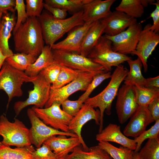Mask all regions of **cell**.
I'll return each mask as SVG.
<instances>
[{
    "instance_id": "1",
    "label": "cell",
    "mask_w": 159,
    "mask_h": 159,
    "mask_svg": "<svg viewBox=\"0 0 159 159\" xmlns=\"http://www.w3.org/2000/svg\"><path fill=\"white\" fill-rule=\"evenodd\" d=\"M15 50L38 56L44 46L39 18L28 17L13 33Z\"/></svg>"
},
{
    "instance_id": "2",
    "label": "cell",
    "mask_w": 159,
    "mask_h": 159,
    "mask_svg": "<svg viewBox=\"0 0 159 159\" xmlns=\"http://www.w3.org/2000/svg\"><path fill=\"white\" fill-rule=\"evenodd\" d=\"M82 11L63 19L54 17L46 10L39 18L44 42L51 47L65 33L75 27L83 25Z\"/></svg>"
},
{
    "instance_id": "3",
    "label": "cell",
    "mask_w": 159,
    "mask_h": 159,
    "mask_svg": "<svg viewBox=\"0 0 159 159\" xmlns=\"http://www.w3.org/2000/svg\"><path fill=\"white\" fill-rule=\"evenodd\" d=\"M128 71L122 64L116 67L111 74L109 83L104 90L96 95L89 97L84 103L94 108H99L100 120L99 133L103 129L104 112H105L107 115H110L112 102L117 96L120 85Z\"/></svg>"
},
{
    "instance_id": "4",
    "label": "cell",
    "mask_w": 159,
    "mask_h": 159,
    "mask_svg": "<svg viewBox=\"0 0 159 159\" xmlns=\"http://www.w3.org/2000/svg\"><path fill=\"white\" fill-rule=\"evenodd\" d=\"M112 44L111 40L102 35L87 57L101 65L106 72H110L112 67H117L132 58L113 51Z\"/></svg>"
},
{
    "instance_id": "5",
    "label": "cell",
    "mask_w": 159,
    "mask_h": 159,
    "mask_svg": "<svg viewBox=\"0 0 159 159\" xmlns=\"http://www.w3.org/2000/svg\"><path fill=\"white\" fill-rule=\"evenodd\" d=\"M35 77L28 76L24 71L15 69L4 62L0 70V90L4 91L8 96L7 108L13 98L23 95V84L31 82Z\"/></svg>"
},
{
    "instance_id": "6",
    "label": "cell",
    "mask_w": 159,
    "mask_h": 159,
    "mask_svg": "<svg viewBox=\"0 0 159 159\" xmlns=\"http://www.w3.org/2000/svg\"><path fill=\"white\" fill-rule=\"evenodd\" d=\"M29 129L17 119L13 122H10L4 115L0 116V135L1 142L7 146L21 147L31 145L29 137Z\"/></svg>"
},
{
    "instance_id": "7",
    "label": "cell",
    "mask_w": 159,
    "mask_h": 159,
    "mask_svg": "<svg viewBox=\"0 0 159 159\" xmlns=\"http://www.w3.org/2000/svg\"><path fill=\"white\" fill-rule=\"evenodd\" d=\"M52 49L54 60L62 65L91 73H97L105 71L101 65L79 53L67 50Z\"/></svg>"
},
{
    "instance_id": "8",
    "label": "cell",
    "mask_w": 159,
    "mask_h": 159,
    "mask_svg": "<svg viewBox=\"0 0 159 159\" xmlns=\"http://www.w3.org/2000/svg\"><path fill=\"white\" fill-rule=\"evenodd\" d=\"M33 89L29 91L28 98L24 101L16 102L14 106L15 113L18 116L26 107L33 105L39 108H43L48 101L50 95L51 84L40 74L32 81Z\"/></svg>"
},
{
    "instance_id": "9",
    "label": "cell",
    "mask_w": 159,
    "mask_h": 159,
    "mask_svg": "<svg viewBox=\"0 0 159 159\" xmlns=\"http://www.w3.org/2000/svg\"><path fill=\"white\" fill-rule=\"evenodd\" d=\"M27 113L31 125L29 129V140L31 144L37 148L40 147L46 140L53 136H77L74 133L64 132L47 125L38 117L32 108L27 110Z\"/></svg>"
},
{
    "instance_id": "10",
    "label": "cell",
    "mask_w": 159,
    "mask_h": 159,
    "mask_svg": "<svg viewBox=\"0 0 159 159\" xmlns=\"http://www.w3.org/2000/svg\"><path fill=\"white\" fill-rule=\"evenodd\" d=\"M60 105L58 103H54L47 108H39L34 106L32 108L38 117L47 125L64 132H71L69 125L73 117L61 109Z\"/></svg>"
},
{
    "instance_id": "11",
    "label": "cell",
    "mask_w": 159,
    "mask_h": 159,
    "mask_svg": "<svg viewBox=\"0 0 159 159\" xmlns=\"http://www.w3.org/2000/svg\"><path fill=\"white\" fill-rule=\"evenodd\" d=\"M142 29V24L137 22L116 35H104L112 42L113 51L127 55L135 50Z\"/></svg>"
},
{
    "instance_id": "12",
    "label": "cell",
    "mask_w": 159,
    "mask_h": 159,
    "mask_svg": "<svg viewBox=\"0 0 159 159\" xmlns=\"http://www.w3.org/2000/svg\"><path fill=\"white\" fill-rule=\"evenodd\" d=\"M96 74L84 72L77 78L61 88H51L49 98L44 108L54 103L61 105L63 101L75 92L80 90L85 91Z\"/></svg>"
},
{
    "instance_id": "13",
    "label": "cell",
    "mask_w": 159,
    "mask_h": 159,
    "mask_svg": "<svg viewBox=\"0 0 159 159\" xmlns=\"http://www.w3.org/2000/svg\"><path fill=\"white\" fill-rule=\"evenodd\" d=\"M115 109L119 122L125 123L137 109L133 86L123 84L119 88L117 95Z\"/></svg>"
},
{
    "instance_id": "14",
    "label": "cell",
    "mask_w": 159,
    "mask_h": 159,
    "mask_svg": "<svg viewBox=\"0 0 159 159\" xmlns=\"http://www.w3.org/2000/svg\"><path fill=\"white\" fill-rule=\"evenodd\" d=\"M151 25L148 24L142 29L135 50L131 54L140 59L145 72L148 70V59L159 43V35L151 30Z\"/></svg>"
},
{
    "instance_id": "15",
    "label": "cell",
    "mask_w": 159,
    "mask_h": 159,
    "mask_svg": "<svg viewBox=\"0 0 159 159\" xmlns=\"http://www.w3.org/2000/svg\"><path fill=\"white\" fill-rule=\"evenodd\" d=\"M92 120H94L97 125H100V111L96 110L90 106L84 103L78 113L73 117L69 125V130L73 131L78 137L83 150L86 151L88 150L89 148L83 139L81 131L83 125Z\"/></svg>"
},
{
    "instance_id": "16",
    "label": "cell",
    "mask_w": 159,
    "mask_h": 159,
    "mask_svg": "<svg viewBox=\"0 0 159 159\" xmlns=\"http://www.w3.org/2000/svg\"><path fill=\"white\" fill-rule=\"evenodd\" d=\"M154 121L147 107L138 106L123 131L127 137L136 138L146 130L147 126Z\"/></svg>"
},
{
    "instance_id": "17",
    "label": "cell",
    "mask_w": 159,
    "mask_h": 159,
    "mask_svg": "<svg viewBox=\"0 0 159 159\" xmlns=\"http://www.w3.org/2000/svg\"><path fill=\"white\" fill-rule=\"evenodd\" d=\"M94 22H85L83 25L73 28L68 32L64 39L53 44L51 47L52 49L67 50L80 53L84 37Z\"/></svg>"
},
{
    "instance_id": "18",
    "label": "cell",
    "mask_w": 159,
    "mask_h": 159,
    "mask_svg": "<svg viewBox=\"0 0 159 159\" xmlns=\"http://www.w3.org/2000/svg\"><path fill=\"white\" fill-rule=\"evenodd\" d=\"M100 20L105 25V35L110 36L118 34L137 22L136 19L116 10Z\"/></svg>"
},
{
    "instance_id": "19",
    "label": "cell",
    "mask_w": 159,
    "mask_h": 159,
    "mask_svg": "<svg viewBox=\"0 0 159 159\" xmlns=\"http://www.w3.org/2000/svg\"><path fill=\"white\" fill-rule=\"evenodd\" d=\"M44 143L49 147L59 159H65L75 148L81 144L78 137L67 138V136L64 135L52 136Z\"/></svg>"
},
{
    "instance_id": "20",
    "label": "cell",
    "mask_w": 159,
    "mask_h": 159,
    "mask_svg": "<svg viewBox=\"0 0 159 159\" xmlns=\"http://www.w3.org/2000/svg\"><path fill=\"white\" fill-rule=\"evenodd\" d=\"M115 0H89L83 10L84 22H94L106 17L112 12L110 8Z\"/></svg>"
},
{
    "instance_id": "21",
    "label": "cell",
    "mask_w": 159,
    "mask_h": 159,
    "mask_svg": "<svg viewBox=\"0 0 159 159\" xmlns=\"http://www.w3.org/2000/svg\"><path fill=\"white\" fill-rule=\"evenodd\" d=\"M96 139L99 142H115L134 151L137 146L134 139H130L125 136L121 132L120 127L113 123H110L97 134Z\"/></svg>"
},
{
    "instance_id": "22",
    "label": "cell",
    "mask_w": 159,
    "mask_h": 159,
    "mask_svg": "<svg viewBox=\"0 0 159 159\" xmlns=\"http://www.w3.org/2000/svg\"><path fill=\"white\" fill-rule=\"evenodd\" d=\"M2 18L0 22V49L4 55L9 57L14 54L9 47V40L16 21L14 13L7 12Z\"/></svg>"
},
{
    "instance_id": "23",
    "label": "cell",
    "mask_w": 159,
    "mask_h": 159,
    "mask_svg": "<svg viewBox=\"0 0 159 159\" xmlns=\"http://www.w3.org/2000/svg\"><path fill=\"white\" fill-rule=\"evenodd\" d=\"M105 26L100 20L94 22L82 41L80 54L87 57L104 33Z\"/></svg>"
},
{
    "instance_id": "24",
    "label": "cell",
    "mask_w": 159,
    "mask_h": 159,
    "mask_svg": "<svg viewBox=\"0 0 159 159\" xmlns=\"http://www.w3.org/2000/svg\"><path fill=\"white\" fill-rule=\"evenodd\" d=\"M55 62L51 47L44 46L36 61L29 65L24 72L29 77H35L42 70Z\"/></svg>"
},
{
    "instance_id": "25",
    "label": "cell",
    "mask_w": 159,
    "mask_h": 159,
    "mask_svg": "<svg viewBox=\"0 0 159 159\" xmlns=\"http://www.w3.org/2000/svg\"><path fill=\"white\" fill-rule=\"evenodd\" d=\"M80 146L75 148L65 159H113L98 145L89 148L87 151L83 150Z\"/></svg>"
},
{
    "instance_id": "26",
    "label": "cell",
    "mask_w": 159,
    "mask_h": 159,
    "mask_svg": "<svg viewBox=\"0 0 159 159\" xmlns=\"http://www.w3.org/2000/svg\"><path fill=\"white\" fill-rule=\"evenodd\" d=\"M127 62L130 67V70L124 79V84L131 86L138 85L144 86L146 78L142 74L143 66L140 59L138 57L135 60L130 59Z\"/></svg>"
},
{
    "instance_id": "27",
    "label": "cell",
    "mask_w": 159,
    "mask_h": 159,
    "mask_svg": "<svg viewBox=\"0 0 159 159\" xmlns=\"http://www.w3.org/2000/svg\"><path fill=\"white\" fill-rule=\"evenodd\" d=\"M35 149L32 145L12 148L2 144L0 145V159H34L32 152Z\"/></svg>"
},
{
    "instance_id": "28",
    "label": "cell",
    "mask_w": 159,
    "mask_h": 159,
    "mask_svg": "<svg viewBox=\"0 0 159 159\" xmlns=\"http://www.w3.org/2000/svg\"><path fill=\"white\" fill-rule=\"evenodd\" d=\"M89 0H45L44 2L50 6L65 10L72 15L83 10Z\"/></svg>"
},
{
    "instance_id": "29",
    "label": "cell",
    "mask_w": 159,
    "mask_h": 159,
    "mask_svg": "<svg viewBox=\"0 0 159 159\" xmlns=\"http://www.w3.org/2000/svg\"><path fill=\"white\" fill-rule=\"evenodd\" d=\"M38 57L33 54L19 52L9 56L5 61L15 69L24 71L29 65L36 61Z\"/></svg>"
},
{
    "instance_id": "30",
    "label": "cell",
    "mask_w": 159,
    "mask_h": 159,
    "mask_svg": "<svg viewBox=\"0 0 159 159\" xmlns=\"http://www.w3.org/2000/svg\"><path fill=\"white\" fill-rule=\"evenodd\" d=\"M115 9L136 19L141 17L144 12L140 0H122Z\"/></svg>"
},
{
    "instance_id": "31",
    "label": "cell",
    "mask_w": 159,
    "mask_h": 159,
    "mask_svg": "<svg viewBox=\"0 0 159 159\" xmlns=\"http://www.w3.org/2000/svg\"><path fill=\"white\" fill-rule=\"evenodd\" d=\"M136 100L138 106L147 107L154 100L159 97V90L150 89L143 86H133Z\"/></svg>"
},
{
    "instance_id": "32",
    "label": "cell",
    "mask_w": 159,
    "mask_h": 159,
    "mask_svg": "<svg viewBox=\"0 0 159 159\" xmlns=\"http://www.w3.org/2000/svg\"><path fill=\"white\" fill-rule=\"evenodd\" d=\"M84 72L62 65L58 75L51 84V88L57 89L61 88L77 78Z\"/></svg>"
},
{
    "instance_id": "33",
    "label": "cell",
    "mask_w": 159,
    "mask_h": 159,
    "mask_svg": "<svg viewBox=\"0 0 159 159\" xmlns=\"http://www.w3.org/2000/svg\"><path fill=\"white\" fill-rule=\"evenodd\" d=\"M98 145L106 151L113 159H133L134 151L121 145L116 147L109 142L99 141Z\"/></svg>"
},
{
    "instance_id": "34",
    "label": "cell",
    "mask_w": 159,
    "mask_h": 159,
    "mask_svg": "<svg viewBox=\"0 0 159 159\" xmlns=\"http://www.w3.org/2000/svg\"><path fill=\"white\" fill-rule=\"evenodd\" d=\"M138 152L140 159H159V138L149 139Z\"/></svg>"
},
{
    "instance_id": "35",
    "label": "cell",
    "mask_w": 159,
    "mask_h": 159,
    "mask_svg": "<svg viewBox=\"0 0 159 159\" xmlns=\"http://www.w3.org/2000/svg\"><path fill=\"white\" fill-rule=\"evenodd\" d=\"M110 72H102L96 74L89 84L85 92L79 98V99L85 102L89 97V96L92 91L100 85L104 80L111 77Z\"/></svg>"
},
{
    "instance_id": "36",
    "label": "cell",
    "mask_w": 159,
    "mask_h": 159,
    "mask_svg": "<svg viewBox=\"0 0 159 159\" xmlns=\"http://www.w3.org/2000/svg\"><path fill=\"white\" fill-rule=\"evenodd\" d=\"M159 120L155 121V124L149 129L145 130L138 137L134 139L137 144L135 152H138L140 149L143 143L146 139L159 138Z\"/></svg>"
},
{
    "instance_id": "37",
    "label": "cell",
    "mask_w": 159,
    "mask_h": 159,
    "mask_svg": "<svg viewBox=\"0 0 159 159\" xmlns=\"http://www.w3.org/2000/svg\"><path fill=\"white\" fill-rule=\"evenodd\" d=\"M26 9L28 18H39L44 7V2L42 0H26Z\"/></svg>"
},
{
    "instance_id": "38",
    "label": "cell",
    "mask_w": 159,
    "mask_h": 159,
    "mask_svg": "<svg viewBox=\"0 0 159 159\" xmlns=\"http://www.w3.org/2000/svg\"><path fill=\"white\" fill-rule=\"evenodd\" d=\"M61 67L60 64L55 61L54 62L41 71L39 74L52 84L57 78Z\"/></svg>"
},
{
    "instance_id": "39",
    "label": "cell",
    "mask_w": 159,
    "mask_h": 159,
    "mask_svg": "<svg viewBox=\"0 0 159 159\" xmlns=\"http://www.w3.org/2000/svg\"><path fill=\"white\" fill-rule=\"evenodd\" d=\"M82 101L78 99L72 101L68 99L62 103V110L68 115L74 117L79 112L84 104Z\"/></svg>"
},
{
    "instance_id": "40",
    "label": "cell",
    "mask_w": 159,
    "mask_h": 159,
    "mask_svg": "<svg viewBox=\"0 0 159 159\" xmlns=\"http://www.w3.org/2000/svg\"><path fill=\"white\" fill-rule=\"evenodd\" d=\"M14 9L17 12V18L15 26L13 31L14 33L21 24L24 22L28 17L27 16L26 5L23 0H16Z\"/></svg>"
},
{
    "instance_id": "41",
    "label": "cell",
    "mask_w": 159,
    "mask_h": 159,
    "mask_svg": "<svg viewBox=\"0 0 159 159\" xmlns=\"http://www.w3.org/2000/svg\"><path fill=\"white\" fill-rule=\"evenodd\" d=\"M34 159H59L47 145L43 143L32 152Z\"/></svg>"
},
{
    "instance_id": "42",
    "label": "cell",
    "mask_w": 159,
    "mask_h": 159,
    "mask_svg": "<svg viewBox=\"0 0 159 159\" xmlns=\"http://www.w3.org/2000/svg\"><path fill=\"white\" fill-rule=\"evenodd\" d=\"M151 4L155 5L156 7L148 17L152 18L153 21V24L151 25L150 29L155 33H158L159 32V1L157 0L156 2L152 3Z\"/></svg>"
},
{
    "instance_id": "43",
    "label": "cell",
    "mask_w": 159,
    "mask_h": 159,
    "mask_svg": "<svg viewBox=\"0 0 159 159\" xmlns=\"http://www.w3.org/2000/svg\"><path fill=\"white\" fill-rule=\"evenodd\" d=\"M44 7L45 10L57 19H63L66 18L67 15V11L65 10L50 6L45 4L44 2Z\"/></svg>"
},
{
    "instance_id": "44",
    "label": "cell",
    "mask_w": 159,
    "mask_h": 159,
    "mask_svg": "<svg viewBox=\"0 0 159 159\" xmlns=\"http://www.w3.org/2000/svg\"><path fill=\"white\" fill-rule=\"evenodd\" d=\"M147 108L154 121L159 120V97L151 102Z\"/></svg>"
},
{
    "instance_id": "45",
    "label": "cell",
    "mask_w": 159,
    "mask_h": 159,
    "mask_svg": "<svg viewBox=\"0 0 159 159\" xmlns=\"http://www.w3.org/2000/svg\"><path fill=\"white\" fill-rule=\"evenodd\" d=\"M16 0H0V12L6 14L8 11L14 12Z\"/></svg>"
},
{
    "instance_id": "46",
    "label": "cell",
    "mask_w": 159,
    "mask_h": 159,
    "mask_svg": "<svg viewBox=\"0 0 159 159\" xmlns=\"http://www.w3.org/2000/svg\"><path fill=\"white\" fill-rule=\"evenodd\" d=\"M144 86L150 89L159 90V76L146 79Z\"/></svg>"
},
{
    "instance_id": "47",
    "label": "cell",
    "mask_w": 159,
    "mask_h": 159,
    "mask_svg": "<svg viewBox=\"0 0 159 159\" xmlns=\"http://www.w3.org/2000/svg\"><path fill=\"white\" fill-rule=\"evenodd\" d=\"M9 57L4 55L0 49V70L6 59Z\"/></svg>"
},
{
    "instance_id": "48",
    "label": "cell",
    "mask_w": 159,
    "mask_h": 159,
    "mask_svg": "<svg viewBox=\"0 0 159 159\" xmlns=\"http://www.w3.org/2000/svg\"><path fill=\"white\" fill-rule=\"evenodd\" d=\"M142 5L144 8L147 7L149 4L155 2L154 0H140Z\"/></svg>"
},
{
    "instance_id": "49",
    "label": "cell",
    "mask_w": 159,
    "mask_h": 159,
    "mask_svg": "<svg viewBox=\"0 0 159 159\" xmlns=\"http://www.w3.org/2000/svg\"><path fill=\"white\" fill-rule=\"evenodd\" d=\"M133 159H140L139 157L138 152H135L134 151Z\"/></svg>"
},
{
    "instance_id": "50",
    "label": "cell",
    "mask_w": 159,
    "mask_h": 159,
    "mask_svg": "<svg viewBox=\"0 0 159 159\" xmlns=\"http://www.w3.org/2000/svg\"><path fill=\"white\" fill-rule=\"evenodd\" d=\"M3 13L2 12H0V22L1 20V17L2 16V15H3Z\"/></svg>"
},
{
    "instance_id": "51",
    "label": "cell",
    "mask_w": 159,
    "mask_h": 159,
    "mask_svg": "<svg viewBox=\"0 0 159 159\" xmlns=\"http://www.w3.org/2000/svg\"><path fill=\"white\" fill-rule=\"evenodd\" d=\"M2 143H1V142H0V145H2Z\"/></svg>"
}]
</instances>
